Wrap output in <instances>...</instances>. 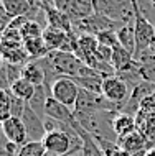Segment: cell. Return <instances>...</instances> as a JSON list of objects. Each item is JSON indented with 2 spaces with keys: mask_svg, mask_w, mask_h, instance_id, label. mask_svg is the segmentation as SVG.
<instances>
[{
  "mask_svg": "<svg viewBox=\"0 0 155 156\" xmlns=\"http://www.w3.org/2000/svg\"><path fill=\"white\" fill-rule=\"evenodd\" d=\"M43 145L46 148V153L54 156H65L71 151L81 150V138L78 136L76 130L69 122L65 130H54L45 135Z\"/></svg>",
  "mask_w": 155,
  "mask_h": 156,
  "instance_id": "6da1fadb",
  "label": "cell"
},
{
  "mask_svg": "<svg viewBox=\"0 0 155 156\" xmlns=\"http://www.w3.org/2000/svg\"><path fill=\"white\" fill-rule=\"evenodd\" d=\"M132 8H134V31H135L134 59L139 61L142 56L150 54V48L153 44V23H150L149 18L144 15L137 0H132Z\"/></svg>",
  "mask_w": 155,
  "mask_h": 156,
  "instance_id": "7a4b0ae2",
  "label": "cell"
},
{
  "mask_svg": "<svg viewBox=\"0 0 155 156\" xmlns=\"http://www.w3.org/2000/svg\"><path fill=\"white\" fill-rule=\"evenodd\" d=\"M46 59L50 61V64H51V67L54 69V73L60 76V77L66 76V77L74 79L81 74V71L84 69V66H86L74 53L61 51V49H58V51H50L46 54Z\"/></svg>",
  "mask_w": 155,
  "mask_h": 156,
  "instance_id": "3957f363",
  "label": "cell"
},
{
  "mask_svg": "<svg viewBox=\"0 0 155 156\" xmlns=\"http://www.w3.org/2000/svg\"><path fill=\"white\" fill-rule=\"evenodd\" d=\"M94 10L116 22H134L132 0H94Z\"/></svg>",
  "mask_w": 155,
  "mask_h": 156,
  "instance_id": "277c9868",
  "label": "cell"
},
{
  "mask_svg": "<svg viewBox=\"0 0 155 156\" xmlns=\"http://www.w3.org/2000/svg\"><path fill=\"white\" fill-rule=\"evenodd\" d=\"M120 112L116 104L109 102L102 94L91 92L79 87V95L74 105V112Z\"/></svg>",
  "mask_w": 155,
  "mask_h": 156,
  "instance_id": "5b68a950",
  "label": "cell"
},
{
  "mask_svg": "<svg viewBox=\"0 0 155 156\" xmlns=\"http://www.w3.org/2000/svg\"><path fill=\"white\" fill-rule=\"evenodd\" d=\"M132 89L127 86V82L122 81L119 76H109L104 77L102 81V95L106 97L109 102L116 104L119 110H122L124 105L127 104L129 97H131Z\"/></svg>",
  "mask_w": 155,
  "mask_h": 156,
  "instance_id": "8992f818",
  "label": "cell"
},
{
  "mask_svg": "<svg viewBox=\"0 0 155 156\" xmlns=\"http://www.w3.org/2000/svg\"><path fill=\"white\" fill-rule=\"evenodd\" d=\"M51 97L56 99L58 102L68 105L69 108L74 110V105H76V100H78V95H79V86L76 84V81L71 77H58L51 86Z\"/></svg>",
  "mask_w": 155,
  "mask_h": 156,
  "instance_id": "52a82bcc",
  "label": "cell"
},
{
  "mask_svg": "<svg viewBox=\"0 0 155 156\" xmlns=\"http://www.w3.org/2000/svg\"><path fill=\"white\" fill-rule=\"evenodd\" d=\"M54 7L63 10L73 22L87 18L94 13V0H56Z\"/></svg>",
  "mask_w": 155,
  "mask_h": 156,
  "instance_id": "ba28073f",
  "label": "cell"
},
{
  "mask_svg": "<svg viewBox=\"0 0 155 156\" xmlns=\"http://www.w3.org/2000/svg\"><path fill=\"white\" fill-rule=\"evenodd\" d=\"M2 128V135L7 138L8 141L15 143L17 146H23L25 143H28V132L25 126L23 120L20 117H10L0 125Z\"/></svg>",
  "mask_w": 155,
  "mask_h": 156,
  "instance_id": "9c48e42d",
  "label": "cell"
},
{
  "mask_svg": "<svg viewBox=\"0 0 155 156\" xmlns=\"http://www.w3.org/2000/svg\"><path fill=\"white\" fill-rule=\"evenodd\" d=\"M22 120H23L25 126H27L28 141H43L45 135H46L43 119H41L38 113L30 107V104H28V102H27V107H25V110H23Z\"/></svg>",
  "mask_w": 155,
  "mask_h": 156,
  "instance_id": "30bf717a",
  "label": "cell"
},
{
  "mask_svg": "<svg viewBox=\"0 0 155 156\" xmlns=\"http://www.w3.org/2000/svg\"><path fill=\"white\" fill-rule=\"evenodd\" d=\"M147 141H149V140L145 138V135L142 133L139 128L134 130L132 133H127V135H124V136H119V138H117L119 146H120L124 151H127L131 156L140 153V151H144V150H150Z\"/></svg>",
  "mask_w": 155,
  "mask_h": 156,
  "instance_id": "8fae6325",
  "label": "cell"
},
{
  "mask_svg": "<svg viewBox=\"0 0 155 156\" xmlns=\"http://www.w3.org/2000/svg\"><path fill=\"white\" fill-rule=\"evenodd\" d=\"M45 117H50V119L63 122V123H69L74 117V110L69 108L68 105L58 102L53 97H50L46 105H45Z\"/></svg>",
  "mask_w": 155,
  "mask_h": 156,
  "instance_id": "7c38bea8",
  "label": "cell"
},
{
  "mask_svg": "<svg viewBox=\"0 0 155 156\" xmlns=\"http://www.w3.org/2000/svg\"><path fill=\"white\" fill-rule=\"evenodd\" d=\"M22 77L27 79L28 82H31L33 86H41V84L46 82V71H45L40 59H31L23 66Z\"/></svg>",
  "mask_w": 155,
  "mask_h": 156,
  "instance_id": "4fadbf2b",
  "label": "cell"
},
{
  "mask_svg": "<svg viewBox=\"0 0 155 156\" xmlns=\"http://www.w3.org/2000/svg\"><path fill=\"white\" fill-rule=\"evenodd\" d=\"M112 128H114V133L117 135V138L124 136L127 133H132L134 130H137L135 117L125 112H117L114 119H112Z\"/></svg>",
  "mask_w": 155,
  "mask_h": 156,
  "instance_id": "5bb4252c",
  "label": "cell"
},
{
  "mask_svg": "<svg viewBox=\"0 0 155 156\" xmlns=\"http://www.w3.org/2000/svg\"><path fill=\"white\" fill-rule=\"evenodd\" d=\"M43 40L46 43L48 51H58V49H65L66 41H68V33L51 28V27H45Z\"/></svg>",
  "mask_w": 155,
  "mask_h": 156,
  "instance_id": "9a60e30c",
  "label": "cell"
},
{
  "mask_svg": "<svg viewBox=\"0 0 155 156\" xmlns=\"http://www.w3.org/2000/svg\"><path fill=\"white\" fill-rule=\"evenodd\" d=\"M23 48L27 54L30 56V59H41L50 53L46 48L43 36H35V38H25L23 40Z\"/></svg>",
  "mask_w": 155,
  "mask_h": 156,
  "instance_id": "2e32d148",
  "label": "cell"
},
{
  "mask_svg": "<svg viewBox=\"0 0 155 156\" xmlns=\"http://www.w3.org/2000/svg\"><path fill=\"white\" fill-rule=\"evenodd\" d=\"M50 97H51V89H50V86L48 84H41V86H36L35 95H33L31 100L28 102L30 107L38 113L41 119L45 117V105H46Z\"/></svg>",
  "mask_w": 155,
  "mask_h": 156,
  "instance_id": "e0dca14e",
  "label": "cell"
},
{
  "mask_svg": "<svg viewBox=\"0 0 155 156\" xmlns=\"http://www.w3.org/2000/svg\"><path fill=\"white\" fill-rule=\"evenodd\" d=\"M134 62H135V59H134V54L129 53L125 48H122V46H116L114 49H112V59H111V64L112 67L116 69V74L119 73V71H124L127 69L129 66H132Z\"/></svg>",
  "mask_w": 155,
  "mask_h": 156,
  "instance_id": "ac0fdd59",
  "label": "cell"
},
{
  "mask_svg": "<svg viewBox=\"0 0 155 156\" xmlns=\"http://www.w3.org/2000/svg\"><path fill=\"white\" fill-rule=\"evenodd\" d=\"M35 90H36V86H33L31 82H28L23 77H20L18 81H15L10 86V94L17 97V99L25 100V102H30L31 97L35 95Z\"/></svg>",
  "mask_w": 155,
  "mask_h": 156,
  "instance_id": "d6986e66",
  "label": "cell"
},
{
  "mask_svg": "<svg viewBox=\"0 0 155 156\" xmlns=\"http://www.w3.org/2000/svg\"><path fill=\"white\" fill-rule=\"evenodd\" d=\"M117 36H119V44L125 48L129 53H135V31H134V22H129L122 25L117 30Z\"/></svg>",
  "mask_w": 155,
  "mask_h": 156,
  "instance_id": "ffe728a7",
  "label": "cell"
},
{
  "mask_svg": "<svg viewBox=\"0 0 155 156\" xmlns=\"http://www.w3.org/2000/svg\"><path fill=\"white\" fill-rule=\"evenodd\" d=\"M140 76L144 81L155 84V54H145L140 59Z\"/></svg>",
  "mask_w": 155,
  "mask_h": 156,
  "instance_id": "44dd1931",
  "label": "cell"
},
{
  "mask_svg": "<svg viewBox=\"0 0 155 156\" xmlns=\"http://www.w3.org/2000/svg\"><path fill=\"white\" fill-rule=\"evenodd\" d=\"M46 148H45L43 141H28L23 146L18 148L17 156H45Z\"/></svg>",
  "mask_w": 155,
  "mask_h": 156,
  "instance_id": "7402d4cb",
  "label": "cell"
},
{
  "mask_svg": "<svg viewBox=\"0 0 155 156\" xmlns=\"http://www.w3.org/2000/svg\"><path fill=\"white\" fill-rule=\"evenodd\" d=\"M12 117V94L10 90H0V125Z\"/></svg>",
  "mask_w": 155,
  "mask_h": 156,
  "instance_id": "603a6c76",
  "label": "cell"
},
{
  "mask_svg": "<svg viewBox=\"0 0 155 156\" xmlns=\"http://www.w3.org/2000/svg\"><path fill=\"white\" fill-rule=\"evenodd\" d=\"M43 30L45 28L41 27V25L36 22V20H30L28 18L27 22L23 23V27H22V36H23V40L25 38H35V36H43Z\"/></svg>",
  "mask_w": 155,
  "mask_h": 156,
  "instance_id": "cb8c5ba5",
  "label": "cell"
},
{
  "mask_svg": "<svg viewBox=\"0 0 155 156\" xmlns=\"http://www.w3.org/2000/svg\"><path fill=\"white\" fill-rule=\"evenodd\" d=\"M99 44H106L109 48H116L119 46V36H117V31L109 30V31H101L99 35H96Z\"/></svg>",
  "mask_w": 155,
  "mask_h": 156,
  "instance_id": "d4e9b609",
  "label": "cell"
},
{
  "mask_svg": "<svg viewBox=\"0 0 155 156\" xmlns=\"http://www.w3.org/2000/svg\"><path fill=\"white\" fill-rule=\"evenodd\" d=\"M112 49L106 44H99L98 49H96V61L98 62H111L112 59Z\"/></svg>",
  "mask_w": 155,
  "mask_h": 156,
  "instance_id": "484cf974",
  "label": "cell"
},
{
  "mask_svg": "<svg viewBox=\"0 0 155 156\" xmlns=\"http://www.w3.org/2000/svg\"><path fill=\"white\" fill-rule=\"evenodd\" d=\"M25 107H27V102H25V100L17 99V97L12 95V117H20V119H22Z\"/></svg>",
  "mask_w": 155,
  "mask_h": 156,
  "instance_id": "4316f807",
  "label": "cell"
},
{
  "mask_svg": "<svg viewBox=\"0 0 155 156\" xmlns=\"http://www.w3.org/2000/svg\"><path fill=\"white\" fill-rule=\"evenodd\" d=\"M12 22V18H10V15L7 13V10H5V5H3V2L0 0V35H2L3 31L8 28V25H10Z\"/></svg>",
  "mask_w": 155,
  "mask_h": 156,
  "instance_id": "83f0119b",
  "label": "cell"
},
{
  "mask_svg": "<svg viewBox=\"0 0 155 156\" xmlns=\"http://www.w3.org/2000/svg\"><path fill=\"white\" fill-rule=\"evenodd\" d=\"M10 79H8V71H7V62L0 67V90H10Z\"/></svg>",
  "mask_w": 155,
  "mask_h": 156,
  "instance_id": "f1b7e54d",
  "label": "cell"
},
{
  "mask_svg": "<svg viewBox=\"0 0 155 156\" xmlns=\"http://www.w3.org/2000/svg\"><path fill=\"white\" fill-rule=\"evenodd\" d=\"M150 53L155 54V23H153V44H152V48H150Z\"/></svg>",
  "mask_w": 155,
  "mask_h": 156,
  "instance_id": "f546056e",
  "label": "cell"
},
{
  "mask_svg": "<svg viewBox=\"0 0 155 156\" xmlns=\"http://www.w3.org/2000/svg\"><path fill=\"white\" fill-rule=\"evenodd\" d=\"M145 156H155V148H150L149 151H147V154Z\"/></svg>",
  "mask_w": 155,
  "mask_h": 156,
  "instance_id": "4dcf8cb0",
  "label": "cell"
},
{
  "mask_svg": "<svg viewBox=\"0 0 155 156\" xmlns=\"http://www.w3.org/2000/svg\"><path fill=\"white\" fill-rule=\"evenodd\" d=\"M3 64H5V61H3V58H2V54H0V67H2Z\"/></svg>",
  "mask_w": 155,
  "mask_h": 156,
  "instance_id": "1f68e13d",
  "label": "cell"
},
{
  "mask_svg": "<svg viewBox=\"0 0 155 156\" xmlns=\"http://www.w3.org/2000/svg\"><path fill=\"white\" fill-rule=\"evenodd\" d=\"M150 2H152V5H153V7H155V0H150Z\"/></svg>",
  "mask_w": 155,
  "mask_h": 156,
  "instance_id": "d6a6232c",
  "label": "cell"
},
{
  "mask_svg": "<svg viewBox=\"0 0 155 156\" xmlns=\"http://www.w3.org/2000/svg\"><path fill=\"white\" fill-rule=\"evenodd\" d=\"M153 100H155V94H153Z\"/></svg>",
  "mask_w": 155,
  "mask_h": 156,
  "instance_id": "836d02e7",
  "label": "cell"
},
{
  "mask_svg": "<svg viewBox=\"0 0 155 156\" xmlns=\"http://www.w3.org/2000/svg\"><path fill=\"white\" fill-rule=\"evenodd\" d=\"M54 2H56V0H53V3H54Z\"/></svg>",
  "mask_w": 155,
  "mask_h": 156,
  "instance_id": "e575fe53",
  "label": "cell"
}]
</instances>
